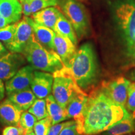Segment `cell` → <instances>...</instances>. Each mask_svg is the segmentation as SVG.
I'll return each instance as SVG.
<instances>
[{
  "mask_svg": "<svg viewBox=\"0 0 135 135\" xmlns=\"http://www.w3.org/2000/svg\"><path fill=\"white\" fill-rule=\"evenodd\" d=\"M53 31L61 36L67 37L76 46L78 39L73 27L63 13L60 15L54 26Z\"/></svg>",
  "mask_w": 135,
  "mask_h": 135,
  "instance_id": "44dd1931",
  "label": "cell"
},
{
  "mask_svg": "<svg viewBox=\"0 0 135 135\" xmlns=\"http://www.w3.org/2000/svg\"><path fill=\"white\" fill-rule=\"evenodd\" d=\"M134 118L132 114L105 131L103 135H131L135 132Z\"/></svg>",
  "mask_w": 135,
  "mask_h": 135,
  "instance_id": "ffe728a7",
  "label": "cell"
},
{
  "mask_svg": "<svg viewBox=\"0 0 135 135\" xmlns=\"http://www.w3.org/2000/svg\"><path fill=\"white\" fill-rule=\"evenodd\" d=\"M0 14L8 25L18 22L23 14V6L20 0H0Z\"/></svg>",
  "mask_w": 135,
  "mask_h": 135,
  "instance_id": "9a60e30c",
  "label": "cell"
},
{
  "mask_svg": "<svg viewBox=\"0 0 135 135\" xmlns=\"http://www.w3.org/2000/svg\"><path fill=\"white\" fill-rule=\"evenodd\" d=\"M23 1H24V0H20V2H21V3L23 2Z\"/></svg>",
  "mask_w": 135,
  "mask_h": 135,
  "instance_id": "8d00e7d4",
  "label": "cell"
},
{
  "mask_svg": "<svg viewBox=\"0 0 135 135\" xmlns=\"http://www.w3.org/2000/svg\"><path fill=\"white\" fill-rule=\"evenodd\" d=\"M125 108L129 112L132 113V115L135 118V83H131L128 88L127 101Z\"/></svg>",
  "mask_w": 135,
  "mask_h": 135,
  "instance_id": "4316f807",
  "label": "cell"
},
{
  "mask_svg": "<svg viewBox=\"0 0 135 135\" xmlns=\"http://www.w3.org/2000/svg\"><path fill=\"white\" fill-rule=\"evenodd\" d=\"M45 100L47 111L52 121V125L68 120L66 109L63 108L58 104L53 94L48 95Z\"/></svg>",
  "mask_w": 135,
  "mask_h": 135,
  "instance_id": "ac0fdd59",
  "label": "cell"
},
{
  "mask_svg": "<svg viewBox=\"0 0 135 135\" xmlns=\"http://www.w3.org/2000/svg\"><path fill=\"white\" fill-rule=\"evenodd\" d=\"M115 16L125 45L126 55L135 60V1H123L118 5Z\"/></svg>",
  "mask_w": 135,
  "mask_h": 135,
  "instance_id": "277c9868",
  "label": "cell"
},
{
  "mask_svg": "<svg viewBox=\"0 0 135 135\" xmlns=\"http://www.w3.org/2000/svg\"><path fill=\"white\" fill-rule=\"evenodd\" d=\"M7 98L23 111H28L37 98L31 88L10 94Z\"/></svg>",
  "mask_w": 135,
  "mask_h": 135,
  "instance_id": "d6986e66",
  "label": "cell"
},
{
  "mask_svg": "<svg viewBox=\"0 0 135 135\" xmlns=\"http://www.w3.org/2000/svg\"><path fill=\"white\" fill-rule=\"evenodd\" d=\"M88 96L84 91L78 93L72 98L66 108L68 119H73L76 124L78 134H81L83 113Z\"/></svg>",
  "mask_w": 135,
  "mask_h": 135,
  "instance_id": "8fae6325",
  "label": "cell"
},
{
  "mask_svg": "<svg viewBox=\"0 0 135 135\" xmlns=\"http://www.w3.org/2000/svg\"><path fill=\"white\" fill-rule=\"evenodd\" d=\"M17 23L18 22L0 28V41L3 42L5 45L12 40L16 31Z\"/></svg>",
  "mask_w": 135,
  "mask_h": 135,
  "instance_id": "d4e9b609",
  "label": "cell"
},
{
  "mask_svg": "<svg viewBox=\"0 0 135 135\" xmlns=\"http://www.w3.org/2000/svg\"><path fill=\"white\" fill-rule=\"evenodd\" d=\"M23 111L9 99L0 101V124L20 126V117Z\"/></svg>",
  "mask_w": 135,
  "mask_h": 135,
  "instance_id": "4fadbf2b",
  "label": "cell"
},
{
  "mask_svg": "<svg viewBox=\"0 0 135 135\" xmlns=\"http://www.w3.org/2000/svg\"><path fill=\"white\" fill-rule=\"evenodd\" d=\"M54 46L55 51L61 59L65 66L68 63L76 51V45L70 39L56 33L54 38Z\"/></svg>",
  "mask_w": 135,
  "mask_h": 135,
  "instance_id": "2e32d148",
  "label": "cell"
},
{
  "mask_svg": "<svg viewBox=\"0 0 135 135\" xmlns=\"http://www.w3.org/2000/svg\"><path fill=\"white\" fill-rule=\"evenodd\" d=\"M22 6H23V14H24L25 16L29 17L32 15L31 8H30V2L24 0L21 3Z\"/></svg>",
  "mask_w": 135,
  "mask_h": 135,
  "instance_id": "4dcf8cb0",
  "label": "cell"
},
{
  "mask_svg": "<svg viewBox=\"0 0 135 135\" xmlns=\"http://www.w3.org/2000/svg\"><path fill=\"white\" fill-rule=\"evenodd\" d=\"M65 66L78 86L84 92L89 90L98 81L99 65L91 43L81 45Z\"/></svg>",
  "mask_w": 135,
  "mask_h": 135,
  "instance_id": "7a4b0ae2",
  "label": "cell"
},
{
  "mask_svg": "<svg viewBox=\"0 0 135 135\" xmlns=\"http://www.w3.org/2000/svg\"><path fill=\"white\" fill-rule=\"evenodd\" d=\"M53 83V74L35 70L30 88L37 98L45 99L52 92Z\"/></svg>",
  "mask_w": 135,
  "mask_h": 135,
  "instance_id": "7c38bea8",
  "label": "cell"
},
{
  "mask_svg": "<svg viewBox=\"0 0 135 135\" xmlns=\"http://www.w3.org/2000/svg\"><path fill=\"white\" fill-rule=\"evenodd\" d=\"M8 52V51L7 50V48H6V46H4V45L0 41V56L5 55Z\"/></svg>",
  "mask_w": 135,
  "mask_h": 135,
  "instance_id": "d6a6232c",
  "label": "cell"
},
{
  "mask_svg": "<svg viewBox=\"0 0 135 135\" xmlns=\"http://www.w3.org/2000/svg\"><path fill=\"white\" fill-rule=\"evenodd\" d=\"M8 23L6 21V20L4 19V18L2 15L0 14V28H3L6 25H8Z\"/></svg>",
  "mask_w": 135,
  "mask_h": 135,
  "instance_id": "836d02e7",
  "label": "cell"
},
{
  "mask_svg": "<svg viewBox=\"0 0 135 135\" xmlns=\"http://www.w3.org/2000/svg\"><path fill=\"white\" fill-rule=\"evenodd\" d=\"M5 93H6L5 85L3 83V81L0 79V101L4 99Z\"/></svg>",
  "mask_w": 135,
  "mask_h": 135,
  "instance_id": "1f68e13d",
  "label": "cell"
},
{
  "mask_svg": "<svg viewBox=\"0 0 135 135\" xmlns=\"http://www.w3.org/2000/svg\"><path fill=\"white\" fill-rule=\"evenodd\" d=\"M59 135H78L75 120H71L68 125L62 129Z\"/></svg>",
  "mask_w": 135,
  "mask_h": 135,
  "instance_id": "f1b7e54d",
  "label": "cell"
},
{
  "mask_svg": "<svg viewBox=\"0 0 135 135\" xmlns=\"http://www.w3.org/2000/svg\"><path fill=\"white\" fill-rule=\"evenodd\" d=\"M131 114L125 108L107 97L101 91L88 96L83 113L81 135H97Z\"/></svg>",
  "mask_w": 135,
  "mask_h": 135,
  "instance_id": "6da1fadb",
  "label": "cell"
},
{
  "mask_svg": "<svg viewBox=\"0 0 135 135\" xmlns=\"http://www.w3.org/2000/svg\"><path fill=\"white\" fill-rule=\"evenodd\" d=\"M52 126V121L50 116L37 121L33 128L36 135H48V131Z\"/></svg>",
  "mask_w": 135,
  "mask_h": 135,
  "instance_id": "cb8c5ba5",
  "label": "cell"
},
{
  "mask_svg": "<svg viewBox=\"0 0 135 135\" xmlns=\"http://www.w3.org/2000/svg\"><path fill=\"white\" fill-rule=\"evenodd\" d=\"M71 120L64 121V122H61L58 123V124L52 125L51 126L50 130L48 131V135H59L62 129H63L65 126L68 125V124L71 123Z\"/></svg>",
  "mask_w": 135,
  "mask_h": 135,
  "instance_id": "f546056e",
  "label": "cell"
},
{
  "mask_svg": "<svg viewBox=\"0 0 135 135\" xmlns=\"http://www.w3.org/2000/svg\"><path fill=\"white\" fill-rule=\"evenodd\" d=\"M25 135H36L35 134V133H34V131H32V132H30L29 133H27Z\"/></svg>",
  "mask_w": 135,
  "mask_h": 135,
  "instance_id": "e575fe53",
  "label": "cell"
},
{
  "mask_svg": "<svg viewBox=\"0 0 135 135\" xmlns=\"http://www.w3.org/2000/svg\"><path fill=\"white\" fill-rule=\"evenodd\" d=\"M61 13L58 8L51 6L33 13L31 16L35 23L53 30L57 20Z\"/></svg>",
  "mask_w": 135,
  "mask_h": 135,
  "instance_id": "e0dca14e",
  "label": "cell"
},
{
  "mask_svg": "<svg viewBox=\"0 0 135 135\" xmlns=\"http://www.w3.org/2000/svg\"><path fill=\"white\" fill-rule=\"evenodd\" d=\"M26 60L21 53L8 51L0 56V79L7 81L25 66Z\"/></svg>",
  "mask_w": 135,
  "mask_h": 135,
  "instance_id": "30bf717a",
  "label": "cell"
},
{
  "mask_svg": "<svg viewBox=\"0 0 135 135\" xmlns=\"http://www.w3.org/2000/svg\"><path fill=\"white\" fill-rule=\"evenodd\" d=\"M53 76L52 94L58 104L66 108L72 98L83 90L78 86L65 66L53 73Z\"/></svg>",
  "mask_w": 135,
  "mask_h": 135,
  "instance_id": "5b68a950",
  "label": "cell"
},
{
  "mask_svg": "<svg viewBox=\"0 0 135 135\" xmlns=\"http://www.w3.org/2000/svg\"><path fill=\"white\" fill-rule=\"evenodd\" d=\"M26 1H29V2H31V1H33V0H26Z\"/></svg>",
  "mask_w": 135,
  "mask_h": 135,
  "instance_id": "d590c367",
  "label": "cell"
},
{
  "mask_svg": "<svg viewBox=\"0 0 135 135\" xmlns=\"http://www.w3.org/2000/svg\"><path fill=\"white\" fill-rule=\"evenodd\" d=\"M22 55L35 70L53 74L65 66L55 51L48 50L35 40L33 35Z\"/></svg>",
  "mask_w": 135,
  "mask_h": 135,
  "instance_id": "3957f363",
  "label": "cell"
},
{
  "mask_svg": "<svg viewBox=\"0 0 135 135\" xmlns=\"http://www.w3.org/2000/svg\"><path fill=\"white\" fill-rule=\"evenodd\" d=\"M33 35L31 25L24 17L23 20L18 22L16 31L12 40L5 46L9 51L22 54Z\"/></svg>",
  "mask_w": 135,
  "mask_h": 135,
  "instance_id": "ba28073f",
  "label": "cell"
},
{
  "mask_svg": "<svg viewBox=\"0 0 135 135\" xmlns=\"http://www.w3.org/2000/svg\"><path fill=\"white\" fill-rule=\"evenodd\" d=\"M61 9L69 20L79 40L89 33L88 16L84 5L77 0H61Z\"/></svg>",
  "mask_w": 135,
  "mask_h": 135,
  "instance_id": "8992f818",
  "label": "cell"
},
{
  "mask_svg": "<svg viewBox=\"0 0 135 135\" xmlns=\"http://www.w3.org/2000/svg\"><path fill=\"white\" fill-rule=\"evenodd\" d=\"M130 83L124 77L119 76L103 83L101 91L114 103L125 108Z\"/></svg>",
  "mask_w": 135,
  "mask_h": 135,
  "instance_id": "52a82bcc",
  "label": "cell"
},
{
  "mask_svg": "<svg viewBox=\"0 0 135 135\" xmlns=\"http://www.w3.org/2000/svg\"><path fill=\"white\" fill-rule=\"evenodd\" d=\"M25 17L27 21L31 25L35 40L48 50L55 51L54 38L55 32L48 27L41 26L35 23L31 18L28 16Z\"/></svg>",
  "mask_w": 135,
  "mask_h": 135,
  "instance_id": "5bb4252c",
  "label": "cell"
},
{
  "mask_svg": "<svg viewBox=\"0 0 135 135\" xmlns=\"http://www.w3.org/2000/svg\"><path fill=\"white\" fill-rule=\"evenodd\" d=\"M60 0H33L30 2L32 14L45 8L58 5Z\"/></svg>",
  "mask_w": 135,
  "mask_h": 135,
  "instance_id": "484cf974",
  "label": "cell"
},
{
  "mask_svg": "<svg viewBox=\"0 0 135 135\" xmlns=\"http://www.w3.org/2000/svg\"><path fill=\"white\" fill-rule=\"evenodd\" d=\"M35 70L31 65L23 66L13 77L6 81L5 89L7 96L15 92L30 88Z\"/></svg>",
  "mask_w": 135,
  "mask_h": 135,
  "instance_id": "9c48e42d",
  "label": "cell"
},
{
  "mask_svg": "<svg viewBox=\"0 0 135 135\" xmlns=\"http://www.w3.org/2000/svg\"><path fill=\"white\" fill-rule=\"evenodd\" d=\"M28 111L33 114L38 121L49 116L45 99L36 98Z\"/></svg>",
  "mask_w": 135,
  "mask_h": 135,
  "instance_id": "7402d4cb",
  "label": "cell"
},
{
  "mask_svg": "<svg viewBox=\"0 0 135 135\" xmlns=\"http://www.w3.org/2000/svg\"><path fill=\"white\" fill-rule=\"evenodd\" d=\"M26 133L20 126L11 125L6 126L2 131V135H25Z\"/></svg>",
  "mask_w": 135,
  "mask_h": 135,
  "instance_id": "83f0119b",
  "label": "cell"
},
{
  "mask_svg": "<svg viewBox=\"0 0 135 135\" xmlns=\"http://www.w3.org/2000/svg\"><path fill=\"white\" fill-rule=\"evenodd\" d=\"M37 119L29 111H25L22 113L20 120V126L23 128L26 134L33 131L35 124L37 122Z\"/></svg>",
  "mask_w": 135,
  "mask_h": 135,
  "instance_id": "603a6c76",
  "label": "cell"
}]
</instances>
